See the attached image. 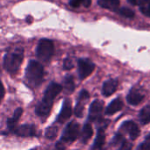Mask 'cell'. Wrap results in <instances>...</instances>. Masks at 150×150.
I'll use <instances>...</instances> for the list:
<instances>
[{
	"instance_id": "6da1fadb",
	"label": "cell",
	"mask_w": 150,
	"mask_h": 150,
	"mask_svg": "<svg viewBox=\"0 0 150 150\" xmlns=\"http://www.w3.org/2000/svg\"><path fill=\"white\" fill-rule=\"evenodd\" d=\"M62 91V86L57 83L52 82L47 87L41 101L37 105L35 108L36 115L41 120H46L52 109L54 100Z\"/></svg>"
},
{
	"instance_id": "7a4b0ae2",
	"label": "cell",
	"mask_w": 150,
	"mask_h": 150,
	"mask_svg": "<svg viewBox=\"0 0 150 150\" xmlns=\"http://www.w3.org/2000/svg\"><path fill=\"white\" fill-rule=\"evenodd\" d=\"M24 59V48L21 46H15L11 47L4 57V68L5 70L14 75L18 73Z\"/></svg>"
},
{
	"instance_id": "3957f363",
	"label": "cell",
	"mask_w": 150,
	"mask_h": 150,
	"mask_svg": "<svg viewBox=\"0 0 150 150\" xmlns=\"http://www.w3.org/2000/svg\"><path fill=\"white\" fill-rule=\"evenodd\" d=\"M44 77V68L37 61L31 60L25 69V79L31 88L39 87Z\"/></svg>"
},
{
	"instance_id": "277c9868",
	"label": "cell",
	"mask_w": 150,
	"mask_h": 150,
	"mask_svg": "<svg viewBox=\"0 0 150 150\" xmlns=\"http://www.w3.org/2000/svg\"><path fill=\"white\" fill-rule=\"evenodd\" d=\"M35 54L36 57L40 61L45 63L49 62L54 54V46L53 41L48 39H41L36 47Z\"/></svg>"
},
{
	"instance_id": "5b68a950",
	"label": "cell",
	"mask_w": 150,
	"mask_h": 150,
	"mask_svg": "<svg viewBox=\"0 0 150 150\" xmlns=\"http://www.w3.org/2000/svg\"><path fill=\"white\" fill-rule=\"evenodd\" d=\"M79 134H80L79 124L76 121H71L64 128L62 137H61V142L58 143H60V144L69 143L70 144V143L74 142L78 138Z\"/></svg>"
},
{
	"instance_id": "8992f818",
	"label": "cell",
	"mask_w": 150,
	"mask_h": 150,
	"mask_svg": "<svg viewBox=\"0 0 150 150\" xmlns=\"http://www.w3.org/2000/svg\"><path fill=\"white\" fill-rule=\"evenodd\" d=\"M104 110V103L100 100H95L91 103L89 109V122L101 123L104 120L102 118V113Z\"/></svg>"
},
{
	"instance_id": "52a82bcc",
	"label": "cell",
	"mask_w": 150,
	"mask_h": 150,
	"mask_svg": "<svg viewBox=\"0 0 150 150\" xmlns=\"http://www.w3.org/2000/svg\"><path fill=\"white\" fill-rule=\"evenodd\" d=\"M146 94L143 91V89L140 86H134L131 88V90L129 91L127 97V103L131 105H140L143 99L145 98Z\"/></svg>"
},
{
	"instance_id": "ba28073f",
	"label": "cell",
	"mask_w": 150,
	"mask_h": 150,
	"mask_svg": "<svg viewBox=\"0 0 150 150\" xmlns=\"http://www.w3.org/2000/svg\"><path fill=\"white\" fill-rule=\"evenodd\" d=\"M78 65V75L81 80L88 77L95 69V64L87 58L79 59L77 62Z\"/></svg>"
},
{
	"instance_id": "9c48e42d",
	"label": "cell",
	"mask_w": 150,
	"mask_h": 150,
	"mask_svg": "<svg viewBox=\"0 0 150 150\" xmlns=\"http://www.w3.org/2000/svg\"><path fill=\"white\" fill-rule=\"evenodd\" d=\"M122 132L124 133H127L130 139L132 141H134L136 140L139 135H140V128L138 127V125L133 121V120H127L125 121L121 126H120V128Z\"/></svg>"
},
{
	"instance_id": "30bf717a",
	"label": "cell",
	"mask_w": 150,
	"mask_h": 150,
	"mask_svg": "<svg viewBox=\"0 0 150 150\" xmlns=\"http://www.w3.org/2000/svg\"><path fill=\"white\" fill-rule=\"evenodd\" d=\"M90 98V94L86 90H82L78 95L77 98V102L75 106L74 113L76 117L82 118L83 116V112H84V105Z\"/></svg>"
},
{
	"instance_id": "8fae6325",
	"label": "cell",
	"mask_w": 150,
	"mask_h": 150,
	"mask_svg": "<svg viewBox=\"0 0 150 150\" xmlns=\"http://www.w3.org/2000/svg\"><path fill=\"white\" fill-rule=\"evenodd\" d=\"M72 115V105H71V101L69 98H65L61 109L60 113L58 114L55 122L63 124L65 123Z\"/></svg>"
},
{
	"instance_id": "7c38bea8",
	"label": "cell",
	"mask_w": 150,
	"mask_h": 150,
	"mask_svg": "<svg viewBox=\"0 0 150 150\" xmlns=\"http://www.w3.org/2000/svg\"><path fill=\"white\" fill-rule=\"evenodd\" d=\"M13 134L20 137H34L37 135L36 127L33 124H25L19 126L15 128Z\"/></svg>"
},
{
	"instance_id": "4fadbf2b",
	"label": "cell",
	"mask_w": 150,
	"mask_h": 150,
	"mask_svg": "<svg viewBox=\"0 0 150 150\" xmlns=\"http://www.w3.org/2000/svg\"><path fill=\"white\" fill-rule=\"evenodd\" d=\"M119 82L117 79H109L105 81L102 87V94L105 97L112 96L118 89Z\"/></svg>"
},
{
	"instance_id": "5bb4252c",
	"label": "cell",
	"mask_w": 150,
	"mask_h": 150,
	"mask_svg": "<svg viewBox=\"0 0 150 150\" xmlns=\"http://www.w3.org/2000/svg\"><path fill=\"white\" fill-rule=\"evenodd\" d=\"M23 113V109L21 107H18L14 112H13V116L11 118L7 119L6 120V125H7V129L9 132H12L15 130V128L17 127V123L18 121V120L20 119L21 115Z\"/></svg>"
},
{
	"instance_id": "9a60e30c",
	"label": "cell",
	"mask_w": 150,
	"mask_h": 150,
	"mask_svg": "<svg viewBox=\"0 0 150 150\" xmlns=\"http://www.w3.org/2000/svg\"><path fill=\"white\" fill-rule=\"evenodd\" d=\"M123 106H124V104H123L122 99L120 98H117L113 99L105 108V115L111 116L114 113H117L118 112L122 110Z\"/></svg>"
},
{
	"instance_id": "2e32d148",
	"label": "cell",
	"mask_w": 150,
	"mask_h": 150,
	"mask_svg": "<svg viewBox=\"0 0 150 150\" xmlns=\"http://www.w3.org/2000/svg\"><path fill=\"white\" fill-rule=\"evenodd\" d=\"M106 127H107V125L102 126V124H101V127H98V133H97V136H96V139H95V142H94V144L91 147L92 149H100L103 148V146L105 144V129Z\"/></svg>"
},
{
	"instance_id": "e0dca14e",
	"label": "cell",
	"mask_w": 150,
	"mask_h": 150,
	"mask_svg": "<svg viewBox=\"0 0 150 150\" xmlns=\"http://www.w3.org/2000/svg\"><path fill=\"white\" fill-rule=\"evenodd\" d=\"M93 135V129L90 123H85L81 134H80V142L82 144H87Z\"/></svg>"
},
{
	"instance_id": "ac0fdd59",
	"label": "cell",
	"mask_w": 150,
	"mask_h": 150,
	"mask_svg": "<svg viewBox=\"0 0 150 150\" xmlns=\"http://www.w3.org/2000/svg\"><path fill=\"white\" fill-rule=\"evenodd\" d=\"M98 4L104 9L117 11L120 8V0H98Z\"/></svg>"
},
{
	"instance_id": "d6986e66",
	"label": "cell",
	"mask_w": 150,
	"mask_h": 150,
	"mask_svg": "<svg viewBox=\"0 0 150 150\" xmlns=\"http://www.w3.org/2000/svg\"><path fill=\"white\" fill-rule=\"evenodd\" d=\"M139 120L142 125H148L150 123V103L142 109L139 113Z\"/></svg>"
},
{
	"instance_id": "ffe728a7",
	"label": "cell",
	"mask_w": 150,
	"mask_h": 150,
	"mask_svg": "<svg viewBox=\"0 0 150 150\" xmlns=\"http://www.w3.org/2000/svg\"><path fill=\"white\" fill-rule=\"evenodd\" d=\"M62 89L68 93L70 94L74 91L75 90V82H74V77L72 76H68L65 77L63 81V86Z\"/></svg>"
},
{
	"instance_id": "44dd1931",
	"label": "cell",
	"mask_w": 150,
	"mask_h": 150,
	"mask_svg": "<svg viewBox=\"0 0 150 150\" xmlns=\"http://www.w3.org/2000/svg\"><path fill=\"white\" fill-rule=\"evenodd\" d=\"M91 4V0H69V5L73 8H79L80 6L88 8Z\"/></svg>"
},
{
	"instance_id": "7402d4cb",
	"label": "cell",
	"mask_w": 150,
	"mask_h": 150,
	"mask_svg": "<svg viewBox=\"0 0 150 150\" xmlns=\"http://www.w3.org/2000/svg\"><path fill=\"white\" fill-rule=\"evenodd\" d=\"M118 13L120 15V16H123L125 18H134L135 16V12L130 9V8H127V7H122V8H119V10L117 11Z\"/></svg>"
},
{
	"instance_id": "603a6c76",
	"label": "cell",
	"mask_w": 150,
	"mask_h": 150,
	"mask_svg": "<svg viewBox=\"0 0 150 150\" xmlns=\"http://www.w3.org/2000/svg\"><path fill=\"white\" fill-rule=\"evenodd\" d=\"M57 134H58V128L56 127L52 126L47 128L45 132V136L48 140H54L57 136Z\"/></svg>"
},
{
	"instance_id": "cb8c5ba5",
	"label": "cell",
	"mask_w": 150,
	"mask_h": 150,
	"mask_svg": "<svg viewBox=\"0 0 150 150\" xmlns=\"http://www.w3.org/2000/svg\"><path fill=\"white\" fill-rule=\"evenodd\" d=\"M125 141H126V140H125L124 136H123L120 133H118V134H115V136H114V138H113V140H112L111 145H112V146L120 145V147L121 144H122ZM120 147H119V148H120Z\"/></svg>"
},
{
	"instance_id": "d4e9b609",
	"label": "cell",
	"mask_w": 150,
	"mask_h": 150,
	"mask_svg": "<svg viewBox=\"0 0 150 150\" xmlns=\"http://www.w3.org/2000/svg\"><path fill=\"white\" fill-rule=\"evenodd\" d=\"M140 10L144 15L150 18V0L146 1L143 4L140 5Z\"/></svg>"
},
{
	"instance_id": "484cf974",
	"label": "cell",
	"mask_w": 150,
	"mask_h": 150,
	"mask_svg": "<svg viewBox=\"0 0 150 150\" xmlns=\"http://www.w3.org/2000/svg\"><path fill=\"white\" fill-rule=\"evenodd\" d=\"M139 149H150V133L146 136L145 142H142L139 147Z\"/></svg>"
},
{
	"instance_id": "4316f807",
	"label": "cell",
	"mask_w": 150,
	"mask_h": 150,
	"mask_svg": "<svg viewBox=\"0 0 150 150\" xmlns=\"http://www.w3.org/2000/svg\"><path fill=\"white\" fill-rule=\"evenodd\" d=\"M73 67H74V63H73V62H72V60L70 58L64 59V62H63V69L69 70V69H73Z\"/></svg>"
},
{
	"instance_id": "83f0119b",
	"label": "cell",
	"mask_w": 150,
	"mask_h": 150,
	"mask_svg": "<svg viewBox=\"0 0 150 150\" xmlns=\"http://www.w3.org/2000/svg\"><path fill=\"white\" fill-rule=\"evenodd\" d=\"M130 4H132L133 5H138V6H140V5H142V4H143L146 1H148V0H127Z\"/></svg>"
},
{
	"instance_id": "f1b7e54d",
	"label": "cell",
	"mask_w": 150,
	"mask_h": 150,
	"mask_svg": "<svg viewBox=\"0 0 150 150\" xmlns=\"http://www.w3.org/2000/svg\"><path fill=\"white\" fill-rule=\"evenodd\" d=\"M4 92H5L4 91V85H3V83H2V82L0 80V103L3 100L4 97Z\"/></svg>"
}]
</instances>
